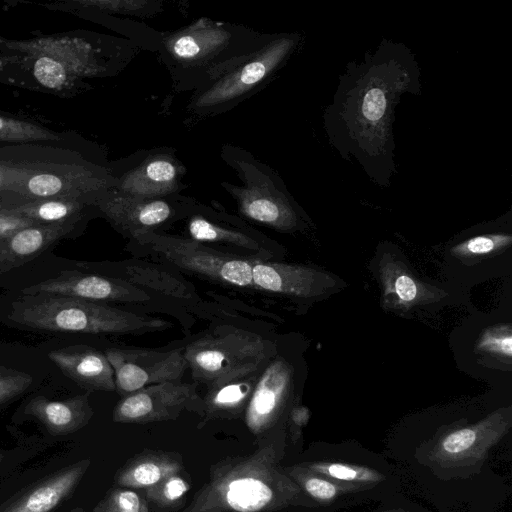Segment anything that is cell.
<instances>
[{
    "label": "cell",
    "instance_id": "1",
    "mask_svg": "<svg viewBox=\"0 0 512 512\" xmlns=\"http://www.w3.org/2000/svg\"><path fill=\"white\" fill-rule=\"evenodd\" d=\"M419 76L414 54L384 39L362 61L346 66L325 111L330 143L343 158L357 160L378 185L388 186L395 171V108L404 94L419 92Z\"/></svg>",
    "mask_w": 512,
    "mask_h": 512
},
{
    "label": "cell",
    "instance_id": "2",
    "mask_svg": "<svg viewBox=\"0 0 512 512\" xmlns=\"http://www.w3.org/2000/svg\"><path fill=\"white\" fill-rule=\"evenodd\" d=\"M0 169L15 199H75L95 207L117 185L106 154L84 139L0 143Z\"/></svg>",
    "mask_w": 512,
    "mask_h": 512
},
{
    "label": "cell",
    "instance_id": "3",
    "mask_svg": "<svg viewBox=\"0 0 512 512\" xmlns=\"http://www.w3.org/2000/svg\"><path fill=\"white\" fill-rule=\"evenodd\" d=\"M285 434L279 427L253 453L212 465L208 481L181 512H274L313 505L280 465Z\"/></svg>",
    "mask_w": 512,
    "mask_h": 512
},
{
    "label": "cell",
    "instance_id": "4",
    "mask_svg": "<svg viewBox=\"0 0 512 512\" xmlns=\"http://www.w3.org/2000/svg\"><path fill=\"white\" fill-rule=\"evenodd\" d=\"M270 33L242 24L201 17L173 31L160 32L157 49L177 93L197 90L262 46Z\"/></svg>",
    "mask_w": 512,
    "mask_h": 512
},
{
    "label": "cell",
    "instance_id": "5",
    "mask_svg": "<svg viewBox=\"0 0 512 512\" xmlns=\"http://www.w3.org/2000/svg\"><path fill=\"white\" fill-rule=\"evenodd\" d=\"M8 318L35 330L97 335H144L173 327L169 320L106 303L53 295H23L11 304Z\"/></svg>",
    "mask_w": 512,
    "mask_h": 512
},
{
    "label": "cell",
    "instance_id": "6",
    "mask_svg": "<svg viewBox=\"0 0 512 512\" xmlns=\"http://www.w3.org/2000/svg\"><path fill=\"white\" fill-rule=\"evenodd\" d=\"M220 157L240 180V184L222 181L220 186L234 200L241 218L284 234L311 229L310 217L269 165L231 143L221 146Z\"/></svg>",
    "mask_w": 512,
    "mask_h": 512
},
{
    "label": "cell",
    "instance_id": "7",
    "mask_svg": "<svg viewBox=\"0 0 512 512\" xmlns=\"http://www.w3.org/2000/svg\"><path fill=\"white\" fill-rule=\"evenodd\" d=\"M252 324L214 323L183 347L192 382L205 390L256 370L277 352L282 338Z\"/></svg>",
    "mask_w": 512,
    "mask_h": 512
},
{
    "label": "cell",
    "instance_id": "8",
    "mask_svg": "<svg viewBox=\"0 0 512 512\" xmlns=\"http://www.w3.org/2000/svg\"><path fill=\"white\" fill-rule=\"evenodd\" d=\"M300 42L299 33H272L258 49L190 93L185 123H197L229 112L263 90L285 66Z\"/></svg>",
    "mask_w": 512,
    "mask_h": 512
},
{
    "label": "cell",
    "instance_id": "9",
    "mask_svg": "<svg viewBox=\"0 0 512 512\" xmlns=\"http://www.w3.org/2000/svg\"><path fill=\"white\" fill-rule=\"evenodd\" d=\"M139 49L126 38L89 30H73L27 39L0 36V51L48 56L84 81L117 75L132 61Z\"/></svg>",
    "mask_w": 512,
    "mask_h": 512
},
{
    "label": "cell",
    "instance_id": "10",
    "mask_svg": "<svg viewBox=\"0 0 512 512\" xmlns=\"http://www.w3.org/2000/svg\"><path fill=\"white\" fill-rule=\"evenodd\" d=\"M124 249L132 257L166 265L182 274L257 294L252 280L253 261L221 253L181 235L146 232L128 240Z\"/></svg>",
    "mask_w": 512,
    "mask_h": 512
},
{
    "label": "cell",
    "instance_id": "11",
    "mask_svg": "<svg viewBox=\"0 0 512 512\" xmlns=\"http://www.w3.org/2000/svg\"><path fill=\"white\" fill-rule=\"evenodd\" d=\"M511 426V407L500 408L476 423L439 430L418 446L415 459L440 480L468 479L481 472Z\"/></svg>",
    "mask_w": 512,
    "mask_h": 512
},
{
    "label": "cell",
    "instance_id": "12",
    "mask_svg": "<svg viewBox=\"0 0 512 512\" xmlns=\"http://www.w3.org/2000/svg\"><path fill=\"white\" fill-rule=\"evenodd\" d=\"M282 338L273 357L261 370L243 414L248 430L263 438L286 423L291 407L300 400L305 361L298 347Z\"/></svg>",
    "mask_w": 512,
    "mask_h": 512
},
{
    "label": "cell",
    "instance_id": "13",
    "mask_svg": "<svg viewBox=\"0 0 512 512\" xmlns=\"http://www.w3.org/2000/svg\"><path fill=\"white\" fill-rule=\"evenodd\" d=\"M181 223V236L234 257L253 262L284 261L287 254L282 244L218 203L197 201Z\"/></svg>",
    "mask_w": 512,
    "mask_h": 512
},
{
    "label": "cell",
    "instance_id": "14",
    "mask_svg": "<svg viewBox=\"0 0 512 512\" xmlns=\"http://www.w3.org/2000/svg\"><path fill=\"white\" fill-rule=\"evenodd\" d=\"M22 293L23 295L53 294L93 302H117L148 307V309L172 314L178 320H184L187 330L192 326L191 314L178 303L128 282L98 273L63 270L54 278L24 288Z\"/></svg>",
    "mask_w": 512,
    "mask_h": 512
},
{
    "label": "cell",
    "instance_id": "15",
    "mask_svg": "<svg viewBox=\"0 0 512 512\" xmlns=\"http://www.w3.org/2000/svg\"><path fill=\"white\" fill-rule=\"evenodd\" d=\"M197 199L181 194L157 198L133 197L110 189L96 203L100 216L124 238L146 232H167L190 213Z\"/></svg>",
    "mask_w": 512,
    "mask_h": 512
},
{
    "label": "cell",
    "instance_id": "16",
    "mask_svg": "<svg viewBox=\"0 0 512 512\" xmlns=\"http://www.w3.org/2000/svg\"><path fill=\"white\" fill-rule=\"evenodd\" d=\"M117 180L116 191L141 198L181 194L187 168L172 147L141 149L119 160L109 161Z\"/></svg>",
    "mask_w": 512,
    "mask_h": 512
},
{
    "label": "cell",
    "instance_id": "17",
    "mask_svg": "<svg viewBox=\"0 0 512 512\" xmlns=\"http://www.w3.org/2000/svg\"><path fill=\"white\" fill-rule=\"evenodd\" d=\"M252 280L257 294L286 301L298 313L346 286L342 279L319 267L285 261L254 262Z\"/></svg>",
    "mask_w": 512,
    "mask_h": 512
},
{
    "label": "cell",
    "instance_id": "18",
    "mask_svg": "<svg viewBox=\"0 0 512 512\" xmlns=\"http://www.w3.org/2000/svg\"><path fill=\"white\" fill-rule=\"evenodd\" d=\"M98 274L128 282L138 288L178 303L190 314L212 318V302L199 295L182 273L166 265L141 258L91 264Z\"/></svg>",
    "mask_w": 512,
    "mask_h": 512
},
{
    "label": "cell",
    "instance_id": "19",
    "mask_svg": "<svg viewBox=\"0 0 512 512\" xmlns=\"http://www.w3.org/2000/svg\"><path fill=\"white\" fill-rule=\"evenodd\" d=\"M104 354L113 368L116 392L121 397L153 384L182 381L188 370L182 346L169 349L112 346Z\"/></svg>",
    "mask_w": 512,
    "mask_h": 512
},
{
    "label": "cell",
    "instance_id": "20",
    "mask_svg": "<svg viewBox=\"0 0 512 512\" xmlns=\"http://www.w3.org/2000/svg\"><path fill=\"white\" fill-rule=\"evenodd\" d=\"M203 397L194 382L153 384L121 397L113 410L117 423L144 424L177 419L184 411L203 416Z\"/></svg>",
    "mask_w": 512,
    "mask_h": 512
},
{
    "label": "cell",
    "instance_id": "21",
    "mask_svg": "<svg viewBox=\"0 0 512 512\" xmlns=\"http://www.w3.org/2000/svg\"><path fill=\"white\" fill-rule=\"evenodd\" d=\"M0 83L61 97H73L90 88L56 60L16 51H0Z\"/></svg>",
    "mask_w": 512,
    "mask_h": 512
},
{
    "label": "cell",
    "instance_id": "22",
    "mask_svg": "<svg viewBox=\"0 0 512 512\" xmlns=\"http://www.w3.org/2000/svg\"><path fill=\"white\" fill-rule=\"evenodd\" d=\"M375 275L381 288L382 305L399 313L429 307L447 296L440 288L420 280L407 263L391 251L375 260Z\"/></svg>",
    "mask_w": 512,
    "mask_h": 512
},
{
    "label": "cell",
    "instance_id": "23",
    "mask_svg": "<svg viewBox=\"0 0 512 512\" xmlns=\"http://www.w3.org/2000/svg\"><path fill=\"white\" fill-rule=\"evenodd\" d=\"M89 217L35 224L0 240V276L31 261L61 239L71 236Z\"/></svg>",
    "mask_w": 512,
    "mask_h": 512
},
{
    "label": "cell",
    "instance_id": "24",
    "mask_svg": "<svg viewBox=\"0 0 512 512\" xmlns=\"http://www.w3.org/2000/svg\"><path fill=\"white\" fill-rule=\"evenodd\" d=\"M48 357L83 389L116 391L114 371L104 352L87 345H75L53 350Z\"/></svg>",
    "mask_w": 512,
    "mask_h": 512
},
{
    "label": "cell",
    "instance_id": "25",
    "mask_svg": "<svg viewBox=\"0 0 512 512\" xmlns=\"http://www.w3.org/2000/svg\"><path fill=\"white\" fill-rule=\"evenodd\" d=\"M263 367L207 389L202 396L204 408L201 418L203 421L235 419L243 416Z\"/></svg>",
    "mask_w": 512,
    "mask_h": 512
},
{
    "label": "cell",
    "instance_id": "26",
    "mask_svg": "<svg viewBox=\"0 0 512 512\" xmlns=\"http://www.w3.org/2000/svg\"><path fill=\"white\" fill-rule=\"evenodd\" d=\"M182 471L183 464L178 456L149 451L128 461L118 471L115 482L118 487L145 490Z\"/></svg>",
    "mask_w": 512,
    "mask_h": 512
},
{
    "label": "cell",
    "instance_id": "27",
    "mask_svg": "<svg viewBox=\"0 0 512 512\" xmlns=\"http://www.w3.org/2000/svg\"><path fill=\"white\" fill-rule=\"evenodd\" d=\"M9 212L28 218L40 224L56 223L69 219L99 215L91 204L75 199L44 198V199H14L0 201Z\"/></svg>",
    "mask_w": 512,
    "mask_h": 512
},
{
    "label": "cell",
    "instance_id": "28",
    "mask_svg": "<svg viewBox=\"0 0 512 512\" xmlns=\"http://www.w3.org/2000/svg\"><path fill=\"white\" fill-rule=\"evenodd\" d=\"M26 411L54 432L75 430L88 422L93 414L87 394L64 401L36 397L29 402Z\"/></svg>",
    "mask_w": 512,
    "mask_h": 512
},
{
    "label": "cell",
    "instance_id": "29",
    "mask_svg": "<svg viewBox=\"0 0 512 512\" xmlns=\"http://www.w3.org/2000/svg\"><path fill=\"white\" fill-rule=\"evenodd\" d=\"M88 462L54 476L20 498L4 512H48L75 487Z\"/></svg>",
    "mask_w": 512,
    "mask_h": 512
},
{
    "label": "cell",
    "instance_id": "30",
    "mask_svg": "<svg viewBox=\"0 0 512 512\" xmlns=\"http://www.w3.org/2000/svg\"><path fill=\"white\" fill-rule=\"evenodd\" d=\"M38 5L52 11L66 12L82 8L113 16L140 18L156 17L164 10L163 0H61Z\"/></svg>",
    "mask_w": 512,
    "mask_h": 512
},
{
    "label": "cell",
    "instance_id": "31",
    "mask_svg": "<svg viewBox=\"0 0 512 512\" xmlns=\"http://www.w3.org/2000/svg\"><path fill=\"white\" fill-rule=\"evenodd\" d=\"M73 132H60L25 118L0 113V143L61 142L81 140Z\"/></svg>",
    "mask_w": 512,
    "mask_h": 512
},
{
    "label": "cell",
    "instance_id": "32",
    "mask_svg": "<svg viewBox=\"0 0 512 512\" xmlns=\"http://www.w3.org/2000/svg\"><path fill=\"white\" fill-rule=\"evenodd\" d=\"M284 471L310 499L318 504L327 505L343 494L360 491L354 486L338 483L315 473L303 463L284 467Z\"/></svg>",
    "mask_w": 512,
    "mask_h": 512
},
{
    "label": "cell",
    "instance_id": "33",
    "mask_svg": "<svg viewBox=\"0 0 512 512\" xmlns=\"http://www.w3.org/2000/svg\"><path fill=\"white\" fill-rule=\"evenodd\" d=\"M66 13H71L86 20L100 23L103 26L123 34L126 39L132 41L139 48L157 52L160 32L147 25L135 21L119 19L116 16L91 9L76 8L67 10Z\"/></svg>",
    "mask_w": 512,
    "mask_h": 512
},
{
    "label": "cell",
    "instance_id": "34",
    "mask_svg": "<svg viewBox=\"0 0 512 512\" xmlns=\"http://www.w3.org/2000/svg\"><path fill=\"white\" fill-rule=\"evenodd\" d=\"M307 468L335 482L351 485L360 491L370 489L385 480V475L368 466L334 462L311 461L303 463Z\"/></svg>",
    "mask_w": 512,
    "mask_h": 512
},
{
    "label": "cell",
    "instance_id": "35",
    "mask_svg": "<svg viewBox=\"0 0 512 512\" xmlns=\"http://www.w3.org/2000/svg\"><path fill=\"white\" fill-rule=\"evenodd\" d=\"M511 243L512 236L509 233L484 234L469 238L455 245L451 252L457 257L470 259L502 252L510 247Z\"/></svg>",
    "mask_w": 512,
    "mask_h": 512
},
{
    "label": "cell",
    "instance_id": "36",
    "mask_svg": "<svg viewBox=\"0 0 512 512\" xmlns=\"http://www.w3.org/2000/svg\"><path fill=\"white\" fill-rule=\"evenodd\" d=\"M190 489L189 481L182 472L171 475L160 483L142 490L147 502L159 508H172L179 505L181 499Z\"/></svg>",
    "mask_w": 512,
    "mask_h": 512
},
{
    "label": "cell",
    "instance_id": "37",
    "mask_svg": "<svg viewBox=\"0 0 512 512\" xmlns=\"http://www.w3.org/2000/svg\"><path fill=\"white\" fill-rule=\"evenodd\" d=\"M93 512H150L148 502L134 489L118 487L113 489Z\"/></svg>",
    "mask_w": 512,
    "mask_h": 512
},
{
    "label": "cell",
    "instance_id": "38",
    "mask_svg": "<svg viewBox=\"0 0 512 512\" xmlns=\"http://www.w3.org/2000/svg\"><path fill=\"white\" fill-rule=\"evenodd\" d=\"M478 350L494 356L511 359L512 334L510 325L489 328L480 337Z\"/></svg>",
    "mask_w": 512,
    "mask_h": 512
},
{
    "label": "cell",
    "instance_id": "39",
    "mask_svg": "<svg viewBox=\"0 0 512 512\" xmlns=\"http://www.w3.org/2000/svg\"><path fill=\"white\" fill-rule=\"evenodd\" d=\"M31 383V375L0 366V404L22 394Z\"/></svg>",
    "mask_w": 512,
    "mask_h": 512
},
{
    "label": "cell",
    "instance_id": "40",
    "mask_svg": "<svg viewBox=\"0 0 512 512\" xmlns=\"http://www.w3.org/2000/svg\"><path fill=\"white\" fill-rule=\"evenodd\" d=\"M35 224L40 223L15 215L0 204V240L5 239L22 228Z\"/></svg>",
    "mask_w": 512,
    "mask_h": 512
},
{
    "label": "cell",
    "instance_id": "41",
    "mask_svg": "<svg viewBox=\"0 0 512 512\" xmlns=\"http://www.w3.org/2000/svg\"><path fill=\"white\" fill-rule=\"evenodd\" d=\"M309 419V410L302 405L300 401L296 402L290 409L286 424L294 442L300 438L303 427L307 424Z\"/></svg>",
    "mask_w": 512,
    "mask_h": 512
},
{
    "label": "cell",
    "instance_id": "42",
    "mask_svg": "<svg viewBox=\"0 0 512 512\" xmlns=\"http://www.w3.org/2000/svg\"><path fill=\"white\" fill-rule=\"evenodd\" d=\"M15 197L9 192L7 180L0 169V201L3 200H14Z\"/></svg>",
    "mask_w": 512,
    "mask_h": 512
},
{
    "label": "cell",
    "instance_id": "43",
    "mask_svg": "<svg viewBox=\"0 0 512 512\" xmlns=\"http://www.w3.org/2000/svg\"><path fill=\"white\" fill-rule=\"evenodd\" d=\"M381 512H406V511H403L400 509H393V510H385V511H381Z\"/></svg>",
    "mask_w": 512,
    "mask_h": 512
},
{
    "label": "cell",
    "instance_id": "44",
    "mask_svg": "<svg viewBox=\"0 0 512 512\" xmlns=\"http://www.w3.org/2000/svg\"><path fill=\"white\" fill-rule=\"evenodd\" d=\"M2 456L0 455V460H1Z\"/></svg>",
    "mask_w": 512,
    "mask_h": 512
}]
</instances>
